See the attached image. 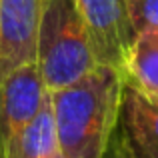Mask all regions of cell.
<instances>
[{
    "label": "cell",
    "mask_w": 158,
    "mask_h": 158,
    "mask_svg": "<svg viewBox=\"0 0 158 158\" xmlns=\"http://www.w3.org/2000/svg\"><path fill=\"white\" fill-rule=\"evenodd\" d=\"M120 130L138 158H158V100L126 84Z\"/></svg>",
    "instance_id": "8992f818"
},
{
    "label": "cell",
    "mask_w": 158,
    "mask_h": 158,
    "mask_svg": "<svg viewBox=\"0 0 158 158\" xmlns=\"http://www.w3.org/2000/svg\"><path fill=\"white\" fill-rule=\"evenodd\" d=\"M134 34L158 30V0H126Z\"/></svg>",
    "instance_id": "9c48e42d"
},
{
    "label": "cell",
    "mask_w": 158,
    "mask_h": 158,
    "mask_svg": "<svg viewBox=\"0 0 158 158\" xmlns=\"http://www.w3.org/2000/svg\"><path fill=\"white\" fill-rule=\"evenodd\" d=\"M58 148L56 122H54L52 94L44 96L38 114L30 120L26 128L12 140L6 150V158H46Z\"/></svg>",
    "instance_id": "52a82bcc"
},
{
    "label": "cell",
    "mask_w": 158,
    "mask_h": 158,
    "mask_svg": "<svg viewBox=\"0 0 158 158\" xmlns=\"http://www.w3.org/2000/svg\"><path fill=\"white\" fill-rule=\"evenodd\" d=\"M88 28L94 52L100 64L124 72L134 40L126 0H74Z\"/></svg>",
    "instance_id": "277c9868"
},
{
    "label": "cell",
    "mask_w": 158,
    "mask_h": 158,
    "mask_svg": "<svg viewBox=\"0 0 158 158\" xmlns=\"http://www.w3.org/2000/svg\"><path fill=\"white\" fill-rule=\"evenodd\" d=\"M48 94L38 62L32 60L0 78V158L38 114Z\"/></svg>",
    "instance_id": "3957f363"
},
{
    "label": "cell",
    "mask_w": 158,
    "mask_h": 158,
    "mask_svg": "<svg viewBox=\"0 0 158 158\" xmlns=\"http://www.w3.org/2000/svg\"><path fill=\"white\" fill-rule=\"evenodd\" d=\"M124 76L128 86L158 100V30L134 34Z\"/></svg>",
    "instance_id": "ba28073f"
},
{
    "label": "cell",
    "mask_w": 158,
    "mask_h": 158,
    "mask_svg": "<svg viewBox=\"0 0 158 158\" xmlns=\"http://www.w3.org/2000/svg\"><path fill=\"white\" fill-rule=\"evenodd\" d=\"M36 62L48 92L74 84L100 64L74 0H42Z\"/></svg>",
    "instance_id": "7a4b0ae2"
},
{
    "label": "cell",
    "mask_w": 158,
    "mask_h": 158,
    "mask_svg": "<svg viewBox=\"0 0 158 158\" xmlns=\"http://www.w3.org/2000/svg\"><path fill=\"white\" fill-rule=\"evenodd\" d=\"M106 158H116V154H114V150H112V146H110V150H108V156Z\"/></svg>",
    "instance_id": "7c38bea8"
},
{
    "label": "cell",
    "mask_w": 158,
    "mask_h": 158,
    "mask_svg": "<svg viewBox=\"0 0 158 158\" xmlns=\"http://www.w3.org/2000/svg\"><path fill=\"white\" fill-rule=\"evenodd\" d=\"M46 158H66V154H64V152L60 150V146H58L56 150H52V152H50V154H48Z\"/></svg>",
    "instance_id": "8fae6325"
},
{
    "label": "cell",
    "mask_w": 158,
    "mask_h": 158,
    "mask_svg": "<svg viewBox=\"0 0 158 158\" xmlns=\"http://www.w3.org/2000/svg\"><path fill=\"white\" fill-rule=\"evenodd\" d=\"M112 150H114L116 158H138L134 154V150L130 148L126 136H124V132L120 130V128H118V132H116L114 140H112Z\"/></svg>",
    "instance_id": "30bf717a"
},
{
    "label": "cell",
    "mask_w": 158,
    "mask_h": 158,
    "mask_svg": "<svg viewBox=\"0 0 158 158\" xmlns=\"http://www.w3.org/2000/svg\"><path fill=\"white\" fill-rule=\"evenodd\" d=\"M124 72L98 64L74 84L52 94L58 146L66 158H106L120 128Z\"/></svg>",
    "instance_id": "6da1fadb"
},
{
    "label": "cell",
    "mask_w": 158,
    "mask_h": 158,
    "mask_svg": "<svg viewBox=\"0 0 158 158\" xmlns=\"http://www.w3.org/2000/svg\"><path fill=\"white\" fill-rule=\"evenodd\" d=\"M42 0H0V78L36 60Z\"/></svg>",
    "instance_id": "5b68a950"
}]
</instances>
